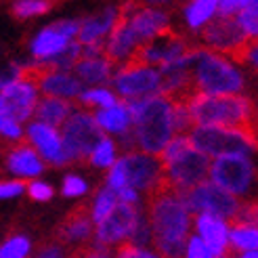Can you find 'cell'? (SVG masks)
<instances>
[{
	"mask_svg": "<svg viewBox=\"0 0 258 258\" xmlns=\"http://www.w3.org/2000/svg\"><path fill=\"white\" fill-rule=\"evenodd\" d=\"M143 208L156 254L160 258H180L193 229V214L187 210L180 193L162 180L156 191L143 198Z\"/></svg>",
	"mask_w": 258,
	"mask_h": 258,
	"instance_id": "cell-1",
	"label": "cell"
},
{
	"mask_svg": "<svg viewBox=\"0 0 258 258\" xmlns=\"http://www.w3.org/2000/svg\"><path fill=\"white\" fill-rule=\"evenodd\" d=\"M133 118V137L137 151L160 158L166 145L174 139L172 128V105L162 95L143 101L126 103Z\"/></svg>",
	"mask_w": 258,
	"mask_h": 258,
	"instance_id": "cell-2",
	"label": "cell"
},
{
	"mask_svg": "<svg viewBox=\"0 0 258 258\" xmlns=\"http://www.w3.org/2000/svg\"><path fill=\"white\" fill-rule=\"evenodd\" d=\"M160 162L164 180L178 193H185L204 180H208L210 158H206L191 145L189 135L174 137L160 153Z\"/></svg>",
	"mask_w": 258,
	"mask_h": 258,
	"instance_id": "cell-3",
	"label": "cell"
},
{
	"mask_svg": "<svg viewBox=\"0 0 258 258\" xmlns=\"http://www.w3.org/2000/svg\"><path fill=\"white\" fill-rule=\"evenodd\" d=\"M193 84L202 95L227 97L243 95L246 90V76L225 55H218L208 48H196L193 55Z\"/></svg>",
	"mask_w": 258,
	"mask_h": 258,
	"instance_id": "cell-4",
	"label": "cell"
},
{
	"mask_svg": "<svg viewBox=\"0 0 258 258\" xmlns=\"http://www.w3.org/2000/svg\"><path fill=\"white\" fill-rule=\"evenodd\" d=\"M210 183L241 204L258 202V151L233 153L210 162Z\"/></svg>",
	"mask_w": 258,
	"mask_h": 258,
	"instance_id": "cell-5",
	"label": "cell"
},
{
	"mask_svg": "<svg viewBox=\"0 0 258 258\" xmlns=\"http://www.w3.org/2000/svg\"><path fill=\"white\" fill-rule=\"evenodd\" d=\"M191 145L206 158H223L233 153H252L258 151L256 141L246 131L235 128H202L196 126L189 133Z\"/></svg>",
	"mask_w": 258,
	"mask_h": 258,
	"instance_id": "cell-6",
	"label": "cell"
},
{
	"mask_svg": "<svg viewBox=\"0 0 258 258\" xmlns=\"http://www.w3.org/2000/svg\"><path fill=\"white\" fill-rule=\"evenodd\" d=\"M103 137L105 135L99 128L93 113L82 109L72 111V115L63 124V131H61V143H63V149H66L68 162L88 160Z\"/></svg>",
	"mask_w": 258,
	"mask_h": 258,
	"instance_id": "cell-7",
	"label": "cell"
},
{
	"mask_svg": "<svg viewBox=\"0 0 258 258\" xmlns=\"http://www.w3.org/2000/svg\"><path fill=\"white\" fill-rule=\"evenodd\" d=\"M187 210L196 216V214H212L216 218H223L229 225L237 221L239 210H241V202L235 200L233 196H229L227 191L218 189L212 185L210 180H204L198 187H193L185 193H180Z\"/></svg>",
	"mask_w": 258,
	"mask_h": 258,
	"instance_id": "cell-8",
	"label": "cell"
},
{
	"mask_svg": "<svg viewBox=\"0 0 258 258\" xmlns=\"http://www.w3.org/2000/svg\"><path fill=\"white\" fill-rule=\"evenodd\" d=\"M200 36V46L214 50L218 55H225L233 63H241V57L248 48L246 36L241 34L235 17H214L208 25L198 32Z\"/></svg>",
	"mask_w": 258,
	"mask_h": 258,
	"instance_id": "cell-9",
	"label": "cell"
},
{
	"mask_svg": "<svg viewBox=\"0 0 258 258\" xmlns=\"http://www.w3.org/2000/svg\"><path fill=\"white\" fill-rule=\"evenodd\" d=\"M111 82L124 103H135V101L156 97L160 95V84H162L160 72L156 68H149L135 61H128L122 68L115 70Z\"/></svg>",
	"mask_w": 258,
	"mask_h": 258,
	"instance_id": "cell-10",
	"label": "cell"
},
{
	"mask_svg": "<svg viewBox=\"0 0 258 258\" xmlns=\"http://www.w3.org/2000/svg\"><path fill=\"white\" fill-rule=\"evenodd\" d=\"M126 187L135 189L141 198H147L153 193L164 180L162 162L156 156H147L143 151H128L122 158H118Z\"/></svg>",
	"mask_w": 258,
	"mask_h": 258,
	"instance_id": "cell-11",
	"label": "cell"
},
{
	"mask_svg": "<svg viewBox=\"0 0 258 258\" xmlns=\"http://www.w3.org/2000/svg\"><path fill=\"white\" fill-rule=\"evenodd\" d=\"M141 214H143V204L131 206V204H120L103 218L95 227V243L97 248H109V246H122V243L131 241V235L139 223Z\"/></svg>",
	"mask_w": 258,
	"mask_h": 258,
	"instance_id": "cell-12",
	"label": "cell"
},
{
	"mask_svg": "<svg viewBox=\"0 0 258 258\" xmlns=\"http://www.w3.org/2000/svg\"><path fill=\"white\" fill-rule=\"evenodd\" d=\"M126 21L135 32L137 40L141 44L156 40L158 36L174 30L170 13L158 7H143V5H122Z\"/></svg>",
	"mask_w": 258,
	"mask_h": 258,
	"instance_id": "cell-13",
	"label": "cell"
},
{
	"mask_svg": "<svg viewBox=\"0 0 258 258\" xmlns=\"http://www.w3.org/2000/svg\"><path fill=\"white\" fill-rule=\"evenodd\" d=\"M38 103V88L30 82H11L0 90V115L13 124L28 122Z\"/></svg>",
	"mask_w": 258,
	"mask_h": 258,
	"instance_id": "cell-14",
	"label": "cell"
},
{
	"mask_svg": "<svg viewBox=\"0 0 258 258\" xmlns=\"http://www.w3.org/2000/svg\"><path fill=\"white\" fill-rule=\"evenodd\" d=\"M80 21L66 19V21H55L53 25L44 28L40 34L36 36V40L32 42V55L38 61H48L63 53L78 36Z\"/></svg>",
	"mask_w": 258,
	"mask_h": 258,
	"instance_id": "cell-15",
	"label": "cell"
},
{
	"mask_svg": "<svg viewBox=\"0 0 258 258\" xmlns=\"http://www.w3.org/2000/svg\"><path fill=\"white\" fill-rule=\"evenodd\" d=\"M59 246H88V239L95 235V225L90 218L88 206H76V208L63 218L55 231Z\"/></svg>",
	"mask_w": 258,
	"mask_h": 258,
	"instance_id": "cell-16",
	"label": "cell"
},
{
	"mask_svg": "<svg viewBox=\"0 0 258 258\" xmlns=\"http://www.w3.org/2000/svg\"><path fill=\"white\" fill-rule=\"evenodd\" d=\"M196 235L206 243L212 258H229V223L223 218H216L212 214H196L193 218Z\"/></svg>",
	"mask_w": 258,
	"mask_h": 258,
	"instance_id": "cell-17",
	"label": "cell"
},
{
	"mask_svg": "<svg viewBox=\"0 0 258 258\" xmlns=\"http://www.w3.org/2000/svg\"><path fill=\"white\" fill-rule=\"evenodd\" d=\"M115 19H118V9L107 7L95 15H88L80 21V28H78V42L80 46H103L107 40V36L111 34Z\"/></svg>",
	"mask_w": 258,
	"mask_h": 258,
	"instance_id": "cell-18",
	"label": "cell"
},
{
	"mask_svg": "<svg viewBox=\"0 0 258 258\" xmlns=\"http://www.w3.org/2000/svg\"><path fill=\"white\" fill-rule=\"evenodd\" d=\"M28 137L32 141L36 153L40 156V160L44 158L48 164H53V166L70 164L68 156H66V149H63V143H61V135L55 131V128L34 122L28 128Z\"/></svg>",
	"mask_w": 258,
	"mask_h": 258,
	"instance_id": "cell-19",
	"label": "cell"
},
{
	"mask_svg": "<svg viewBox=\"0 0 258 258\" xmlns=\"http://www.w3.org/2000/svg\"><path fill=\"white\" fill-rule=\"evenodd\" d=\"M5 162L7 168L17 176H38L44 170V162L25 141H15L11 147L5 149Z\"/></svg>",
	"mask_w": 258,
	"mask_h": 258,
	"instance_id": "cell-20",
	"label": "cell"
},
{
	"mask_svg": "<svg viewBox=\"0 0 258 258\" xmlns=\"http://www.w3.org/2000/svg\"><path fill=\"white\" fill-rule=\"evenodd\" d=\"M115 74V68L105 59V57H95V59H80L74 66V76L80 80V84H88V86H103L111 82Z\"/></svg>",
	"mask_w": 258,
	"mask_h": 258,
	"instance_id": "cell-21",
	"label": "cell"
},
{
	"mask_svg": "<svg viewBox=\"0 0 258 258\" xmlns=\"http://www.w3.org/2000/svg\"><path fill=\"white\" fill-rule=\"evenodd\" d=\"M34 115H36L38 124L50 126L57 131V128L66 124L68 118L72 115V103L66 99H57V97H42L36 103Z\"/></svg>",
	"mask_w": 258,
	"mask_h": 258,
	"instance_id": "cell-22",
	"label": "cell"
},
{
	"mask_svg": "<svg viewBox=\"0 0 258 258\" xmlns=\"http://www.w3.org/2000/svg\"><path fill=\"white\" fill-rule=\"evenodd\" d=\"M95 120L99 124V128L103 131V135L109 133V135H126L128 131L133 128V118H131V109L124 101H118L113 107L109 109H99L95 113Z\"/></svg>",
	"mask_w": 258,
	"mask_h": 258,
	"instance_id": "cell-23",
	"label": "cell"
},
{
	"mask_svg": "<svg viewBox=\"0 0 258 258\" xmlns=\"http://www.w3.org/2000/svg\"><path fill=\"white\" fill-rule=\"evenodd\" d=\"M229 248L231 254L258 252V227L248 223H231L229 227Z\"/></svg>",
	"mask_w": 258,
	"mask_h": 258,
	"instance_id": "cell-24",
	"label": "cell"
},
{
	"mask_svg": "<svg viewBox=\"0 0 258 258\" xmlns=\"http://www.w3.org/2000/svg\"><path fill=\"white\" fill-rule=\"evenodd\" d=\"M185 23L191 32H200L216 17V0H193L183 9Z\"/></svg>",
	"mask_w": 258,
	"mask_h": 258,
	"instance_id": "cell-25",
	"label": "cell"
},
{
	"mask_svg": "<svg viewBox=\"0 0 258 258\" xmlns=\"http://www.w3.org/2000/svg\"><path fill=\"white\" fill-rule=\"evenodd\" d=\"M115 206H118V196L111 191V189H107V187H101L99 191H97V196H95V200H93V204L88 206L90 208V218H93V225L97 227L103 218H105Z\"/></svg>",
	"mask_w": 258,
	"mask_h": 258,
	"instance_id": "cell-26",
	"label": "cell"
},
{
	"mask_svg": "<svg viewBox=\"0 0 258 258\" xmlns=\"http://www.w3.org/2000/svg\"><path fill=\"white\" fill-rule=\"evenodd\" d=\"M115 160H118V145L113 143V139L109 137H103L101 143L93 149V153H90L88 162L95 166V168H111V166L115 164Z\"/></svg>",
	"mask_w": 258,
	"mask_h": 258,
	"instance_id": "cell-27",
	"label": "cell"
},
{
	"mask_svg": "<svg viewBox=\"0 0 258 258\" xmlns=\"http://www.w3.org/2000/svg\"><path fill=\"white\" fill-rule=\"evenodd\" d=\"M78 101L82 105L88 107H99V109H109L118 103V97L113 95V90L105 88V86H97V88H86L80 93Z\"/></svg>",
	"mask_w": 258,
	"mask_h": 258,
	"instance_id": "cell-28",
	"label": "cell"
},
{
	"mask_svg": "<svg viewBox=\"0 0 258 258\" xmlns=\"http://www.w3.org/2000/svg\"><path fill=\"white\" fill-rule=\"evenodd\" d=\"M53 9L50 3H44V0H23V3H15L13 5V15L17 19H30V17H38L44 15Z\"/></svg>",
	"mask_w": 258,
	"mask_h": 258,
	"instance_id": "cell-29",
	"label": "cell"
},
{
	"mask_svg": "<svg viewBox=\"0 0 258 258\" xmlns=\"http://www.w3.org/2000/svg\"><path fill=\"white\" fill-rule=\"evenodd\" d=\"M30 254V239L23 235L9 237L0 246V258H25Z\"/></svg>",
	"mask_w": 258,
	"mask_h": 258,
	"instance_id": "cell-30",
	"label": "cell"
},
{
	"mask_svg": "<svg viewBox=\"0 0 258 258\" xmlns=\"http://www.w3.org/2000/svg\"><path fill=\"white\" fill-rule=\"evenodd\" d=\"M180 258H212V254H210V250L206 248V243L196 233H191V237L187 239L183 256H180Z\"/></svg>",
	"mask_w": 258,
	"mask_h": 258,
	"instance_id": "cell-31",
	"label": "cell"
},
{
	"mask_svg": "<svg viewBox=\"0 0 258 258\" xmlns=\"http://www.w3.org/2000/svg\"><path fill=\"white\" fill-rule=\"evenodd\" d=\"M61 189H63V196L66 198H80L88 191V185H86L84 178L76 176V174H68L66 178H63V187Z\"/></svg>",
	"mask_w": 258,
	"mask_h": 258,
	"instance_id": "cell-32",
	"label": "cell"
},
{
	"mask_svg": "<svg viewBox=\"0 0 258 258\" xmlns=\"http://www.w3.org/2000/svg\"><path fill=\"white\" fill-rule=\"evenodd\" d=\"M113 258H160L156 252H151L149 248H137L133 243H122L115 248Z\"/></svg>",
	"mask_w": 258,
	"mask_h": 258,
	"instance_id": "cell-33",
	"label": "cell"
},
{
	"mask_svg": "<svg viewBox=\"0 0 258 258\" xmlns=\"http://www.w3.org/2000/svg\"><path fill=\"white\" fill-rule=\"evenodd\" d=\"M25 189H28V196L34 202H48L50 198H53V187L42 183V180H34V183H30Z\"/></svg>",
	"mask_w": 258,
	"mask_h": 258,
	"instance_id": "cell-34",
	"label": "cell"
},
{
	"mask_svg": "<svg viewBox=\"0 0 258 258\" xmlns=\"http://www.w3.org/2000/svg\"><path fill=\"white\" fill-rule=\"evenodd\" d=\"M70 258H113L109 250L105 248H97L93 243H88V246H82V248H76Z\"/></svg>",
	"mask_w": 258,
	"mask_h": 258,
	"instance_id": "cell-35",
	"label": "cell"
},
{
	"mask_svg": "<svg viewBox=\"0 0 258 258\" xmlns=\"http://www.w3.org/2000/svg\"><path fill=\"white\" fill-rule=\"evenodd\" d=\"M34 258H70V254H68V250L63 246H59L57 241H53V243H46V246H42Z\"/></svg>",
	"mask_w": 258,
	"mask_h": 258,
	"instance_id": "cell-36",
	"label": "cell"
},
{
	"mask_svg": "<svg viewBox=\"0 0 258 258\" xmlns=\"http://www.w3.org/2000/svg\"><path fill=\"white\" fill-rule=\"evenodd\" d=\"M25 191V185L21 180H0V200L15 198Z\"/></svg>",
	"mask_w": 258,
	"mask_h": 258,
	"instance_id": "cell-37",
	"label": "cell"
},
{
	"mask_svg": "<svg viewBox=\"0 0 258 258\" xmlns=\"http://www.w3.org/2000/svg\"><path fill=\"white\" fill-rule=\"evenodd\" d=\"M0 135H5V137H9V139H13V141H19V139H21V128H19L17 124H13V122H9L7 118H3V115H0Z\"/></svg>",
	"mask_w": 258,
	"mask_h": 258,
	"instance_id": "cell-38",
	"label": "cell"
},
{
	"mask_svg": "<svg viewBox=\"0 0 258 258\" xmlns=\"http://www.w3.org/2000/svg\"><path fill=\"white\" fill-rule=\"evenodd\" d=\"M241 63H246V66H250L252 70L258 72V40L248 44L246 53H243V57H241Z\"/></svg>",
	"mask_w": 258,
	"mask_h": 258,
	"instance_id": "cell-39",
	"label": "cell"
},
{
	"mask_svg": "<svg viewBox=\"0 0 258 258\" xmlns=\"http://www.w3.org/2000/svg\"><path fill=\"white\" fill-rule=\"evenodd\" d=\"M231 256L233 258H258V252H241V254H231Z\"/></svg>",
	"mask_w": 258,
	"mask_h": 258,
	"instance_id": "cell-40",
	"label": "cell"
}]
</instances>
